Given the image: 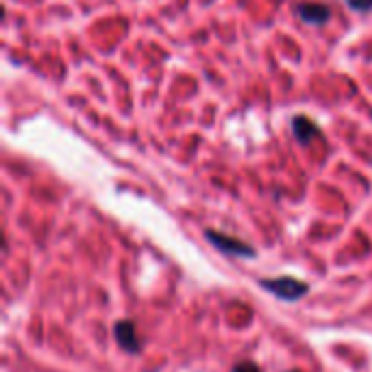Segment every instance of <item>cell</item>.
<instances>
[{"label": "cell", "instance_id": "obj_7", "mask_svg": "<svg viewBox=\"0 0 372 372\" xmlns=\"http://www.w3.org/2000/svg\"><path fill=\"white\" fill-rule=\"evenodd\" d=\"M233 372H261L255 361H239L233 366Z\"/></svg>", "mask_w": 372, "mask_h": 372}, {"label": "cell", "instance_id": "obj_4", "mask_svg": "<svg viewBox=\"0 0 372 372\" xmlns=\"http://www.w3.org/2000/svg\"><path fill=\"white\" fill-rule=\"evenodd\" d=\"M296 16L305 24L322 26V24H327L331 20V7L322 5V3H298L296 5Z\"/></svg>", "mask_w": 372, "mask_h": 372}, {"label": "cell", "instance_id": "obj_2", "mask_svg": "<svg viewBox=\"0 0 372 372\" xmlns=\"http://www.w3.org/2000/svg\"><path fill=\"white\" fill-rule=\"evenodd\" d=\"M205 237L218 248L220 253H227V255H233V257H248V259H253L257 253H255V248L253 246H248L246 242L242 239H235L231 235H225V233H218V231H213V229H207L205 231Z\"/></svg>", "mask_w": 372, "mask_h": 372}, {"label": "cell", "instance_id": "obj_5", "mask_svg": "<svg viewBox=\"0 0 372 372\" xmlns=\"http://www.w3.org/2000/svg\"><path fill=\"white\" fill-rule=\"evenodd\" d=\"M292 133L298 140V144L307 146L314 137L320 135V129H318V124L312 122L307 115H294L292 118Z\"/></svg>", "mask_w": 372, "mask_h": 372}, {"label": "cell", "instance_id": "obj_3", "mask_svg": "<svg viewBox=\"0 0 372 372\" xmlns=\"http://www.w3.org/2000/svg\"><path fill=\"white\" fill-rule=\"evenodd\" d=\"M113 335L118 339V344L124 353H129V355H135L140 353L142 344H140V339H137V329L131 320H118L115 327H113Z\"/></svg>", "mask_w": 372, "mask_h": 372}, {"label": "cell", "instance_id": "obj_6", "mask_svg": "<svg viewBox=\"0 0 372 372\" xmlns=\"http://www.w3.org/2000/svg\"><path fill=\"white\" fill-rule=\"evenodd\" d=\"M342 3L346 7H351L353 11H357V13H366V11L372 9V0H342Z\"/></svg>", "mask_w": 372, "mask_h": 372}, {"label": "cell", "instance_id": "obj_8", "mask_svg": "<svg viewBox=\"0 0 372 372\" xmlns=\"http://www.w3.org/2000/svg\"><path fill=\"white\" fill-rule=\"evenodd\" d=\"M288 372H300V370H288Z\"/></svg>", "mask_w": 372, "mask_h": 372}, {"label": "cell", "instance_id": "obj_1", "mask_svg": "<svg viewBox=\"0 0 372 372\" xmlns=\"http://www.w3.org/2000/svg\"><path fill=\"white\" fill-rule=\"evenodd\" d=\"M259 286L278 296L281 300H298L303 298L307 292H309V286L305 281H300V278H294V276H276V278H261Z\"/></svg>", "mask_w": 372, "mask_h": 372}]
</instances>
